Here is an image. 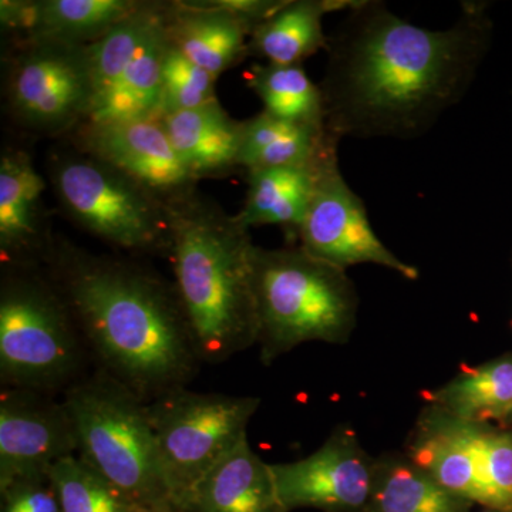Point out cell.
<instances>
[{
    "mask_svg": "<svg viewBox=\"0 0 512 512\" xmlns=\"http://www.w3.org/2000/svg\"><path fill=\"white\" fill-rule=\"evenodd\" d=\"M191 173L198 178H224L239 167L242 121L229 117L220 101L198 109L165 114L158 119Z\"/></svg>",
    "mask_w": 512,
    "mask_h": 512,
    "instance_id": "cell-20",
    "label": "cell"
},
{
    "mask_svg": "<svg viewBox=\"0 0 512 512\" xmlns=\"http://www.w3.org/2000/svg\"><path fill=\"white\" fill-rule=\"evenodd\" d=\"M171 210L175 291L202 363L225 362L258 342L249 229L207 195Z\"/></svg>",
    "mask_w": 512,
    "mask_h": 512,
    "instance_id": "cell-3",
    "label": "cell"
},
{
    "mask_svg": "<svg viewBox=\"0 0 512 512\" xmlns=\"http://www.w3.org/2000/svg\"><path fill=\"white\" fill-rule=\"evenodd\" d=\"M2 512H62L49 476L20 478L0 487Z\"/></svg>",
    "mask_w": 512,
    "mask_h": 512,
    "instance_id": "cell-30",
    "label": "cell"
},
{
    "mask_svg": "<svg viewBox=\"0 0 512 512\" xmlns=\"http://www.w3.org/2000/svg\"><path fill=\"white\" fill-rule=\"evenodd\" d=\"M471 503L448 493L409 457L376 460L375 484L365 512H468Z\"/></svg>",
    "mask_w": 512,
    "mask_h": 512,
    "instance_id": "cell-24",
    "label": "cell"
},
{
    "mask_svg": "<svg viewBox=\"0 0 512 512\" xmlns=\"http://www.w3.org/2000/svg\"><path fill=\"white\" fill-rule=\"evenodd\" d=\"M62 512H156L111 484L77 456L63 458L50 470Z\"/></svg>",
    "mask_w": 512,
    "mask_h": 512,
    "instance_id": "cell-27",
    "label": "cell"
},
{
    "mask_svg": "<svg viewBox=\"0 0 512 512\" xmlns=\"http://www.w3.org/2000/svg\"><path fill=\"white\" fill-rule=\"evenodd\" d=\"M338 146L332 144L320 158L315 190L299 229V247L345 271L353 265L375 264L417 281L419 269L397 258L377 238L362 198L340 171Z\"/></svg>",
    "mask_w": 512,
    "mask_h": 512,
    "instance_id": "cell-11",
    "label": "cell"
},
{
    "mask_svg": "<svg viewBox=\"0 0 512 512\" xmlns=\"http://www.w3.org/2000/svg\"><path fill=\"white\" fill-rule=\"evenodd\" d=\"M481 512H498V511L488 510V508H485V510H484V511H481Z\"/></svg>",
    "mask_w": 512,
    "mask_h": 512,
    "instance_id": "cell-31",
    "label": "cell"
},
{
    "mask_svg": "<svg viewBox=\"0 0 512 512\" xmlns=\"http://www.w3.org/2000/svg\"><path fill=\"white\" fill-rule=\"evenodd\" d=\"M286 511L365 512L375 484L376 460L348 427L333 431L311 456L272 464Z\"/></svg>",
    "mask_w": 512,
    "mask_h": 512,
    "instance_id": "cell-13",
    "label": "cell"
},
{
    "mask_svg": "<svg viewBox=\"0 0 512 512\" xmlns=\"http://www.w3.org/2000/svg\"><path fill=\"white\" fill-rule=\"evenodd\" d=\"M0 272V386L66 392L92 357L69 303L45 265Z\"/></svg>",
    "mask_w": 512,
    "mask_h": 512,
    "instance_id": "cell-5",
    "label": "cell"
},
{
    "mask_svg": "<svg viewBox=\"0 0 512 512\" xmlns=\"http://www.w3.org/2000/svg\"><path fill=\"white\" fill-rule=\"evenodd\" d=\"M490 426L457 419L434 406L421 419L407 457L448 493L488 508L485 447Z\"/></svg>",
    "mask_w": 512,
    "mask_h": 512,
    "instance_id": "cell-17",
    "label": "cell"
},
{
    "mask_svg": "<svg viewBox=\"0 0 512 512\" xmlns=\"http://www.w3.org/2000/svg\"><path fill=\"white\" fill-rule=\"evenodd\" d=\"M484 3H464L453 28H420L383 3L362 2L328 36L319 84L332 136L412 140L464 99L487 55Z\"/></svg>",
    "mask_w": 512,
    "mask_h": 512,
    "instance_id": "cell-1",
    "label": "cell"
},
{
    "mask_svg": "<svg viewBox=\"0 0 512 512\" xmlns=\"http://www.w3.org/2000/svg\"><path fill=\"white\" fill-rule=\"evenodd\" d=\"M62 140L113 165L167 207L198 192L200 180L178 156L158 119L83 123Z\"/></svg>",
    "mask_w": 512,
    "mask_h": 512,
    "instance_id": "cell-12",
    "label": "cell"
},
{
    "mask_svg": "<svg viewBox=\"0 0 512 512\" xmlns=\"http://www.w3.org/2000/svg\"><path fill=\"white\" fill-rule=\"evenodd\" d=\"M164 20L171 45L217 79L249 56L251 26L215 0L165 2Z\"/></svg>",
    "mask_w": 512,
    "mask_h": 512,
    "instance_id": "cell-18",
    "label": "cell"
},
{
    "mask_svg": "<svg viewBox=\"0 0 512 512\" xmlns=\"http://www.w3.org/2000/svg\"><path fill=\"white\" fill-rule=\"evenodd\" d=\"M77 456L72 416L63 400L35 390H0V487L49 476L63 458Z\"/></svg>",
    "mask_w": 512,
    "mask_h": 512,
    "instance_id": "cell-14",
    "label": "cell"
},
{
    "mask_svg": "<svg viewBox=\"0 0 512 512\" xmlns=\"http://www.w3.org/2000/svg\"><path fill=\"white\" fill-rule=\"evenodd\" d=\"M57 141L46 170L63 217L131 258H170V207L113 165L67 140Z\"/></svg>",
    "mask_w": 512,
    "mask_h": 512,
    "instance_id": "cell-7",
    "label": "cell"
},
{
    "mask_svg": "<svg viewBox=\"0 0 512 512\" xmlns=\"http://www.w3.org/2000/svg\"><path fill=\"white\" fill-rule=\"evenodd\" d=\"M47 183L32 153L3 143L0 154V261L2 266L45 265L55 247Z\"/></svg>",
    "mask_w": 512,
    "mask_h": 512,
    "instance_id": "cell-15",
    "label": "cell"
},
{
    "mask_svg": "<svg viewBox=\"0 0 512 512\" xmlns=\"http://www.w3.org/2000/svg\"><path fill=\"white\" fill-rule=\"evenodd\" d=\"M178 512H288L276 488L272 464L248 439L227 454L192 488Z\"/></svg>",
    "mask_w": 512,
    "mask_h": 512,
    "instance_id": "cell-19",
    "label": "cell"
},
{
    "mask_svg": "<svg viewBox=\"0 0 512 512\" xmlns=\"http://www.w3.org/2000/svg\"><path fill=\"white\" fill-rule=\"evenodd\" d=\"M92 77L87 46H2V109L23 140H62L87 120Z\"/></svg>",
    "mask_w": 512,
    "mask_h": 512,
    "instance_id": "cell-8",
    "label": "cell"
},
{
    "mask_svg": "<svg viewBox=\"0 0 512 512\" xmlns=\"http://www.w3.org/2000/svg\"><path fill=\"white\" fill-rule=\"evenodd\" d=\"M511 423H512V412H511L510 419H508V421H507V424H511Z\"/></svg>",
    "mask_w": 512,
    "mask_h": 512,
    "instance_id": "cell-32",
    "label": "cell"
},
{
    "mask_svg": "<svg viewBox=\"0 0 512 512\" xmlns=\"http://www.w3.org/2000/svg\"><path fill=\"white\" fill-rule=\"evenodd\" d=\"M164 12V0H144L136 13L87 46L92 101L84 123L160 119L168 47Z\"/></svg>",
    "mask_w": 512,
    "mask_h": 512,
    "instance_id": "cell-10",
    "label": "cell"
},
{
    "mask_svg": "<svg viewBox=\"0 0 512 512\" xmlns=\"http://www.w3.org/2000/svg\"><path fill=\"white\" fill-rule=\"evenodd\" d=\"M247 82L272 116L305 126L326 127L319 84L309 79L302 64H254Z\"/></svg>",
    "mask_w": 512,
    "mask_h": 512,
    "instance_id": "cell-26",
    "label": "cell"
},
{
    "mask_svg": "<svg viewBox=\"0 0 512 512\" xmlns=\"http://www.w3.org/2000/svg\"><path fill=\"white\" fill-rule=\"evenodd\" d=\"M215 83L217 77L191 62L168 40L161 72L160 117L217 101Z\"/></svg>",
    "mask_w": 512,
    "mask_h": 512,
    "instance_id": "cell-28",
    "label": "cell"
},
{
    "mask_svg": "<svg viewBox=\"0 0 512 512\" xmlns=\"http://www.w3.org/2000/svg\"><path fill=\"white\" fill-rule=\"evenodd\" d=\"M254 292L265 365L302 343H346L356 328L359 296L345 269L299 245H255Z\"/></svg>",
    "mask_w": 512,
    "mask_h": 512,
    "instance_id": "cell-4",
    "label": "cell"
},
{
    "mask_svg": "<svg viewBox=\"0 0 512 512\" xmlns=\"http://www.w3.org/2000/svg\"><path fill=\"white\" fill-rule=\"evenodd\" d=\"M322 156L308 167L247 171L245 180L248 188L244 207L235 215L239 224L248 229L261 225H276L285 232L286 239L295 245L315 190Z\"/></svg>",
    "mask_w": 512,
    "mask_h": 512,
    "instance_id": "cell-21",
    "label": "cell"
},
{
    "mask_svg": "<svg viewBox=\"0 0 512 512\" xmlns=\"http://www.w3.org/2000/svg\"><path fill=\"white\" fill-rule=\"evenodd\" d=\"M485 454L488 510L512 512V431L490 426Z\"/></svg>",
    "mask_w": 512,
    "mask_h": 512,
    "instance_id": "cell-29",
    "label": "cell"
},
{
    "mask_svg": "<svg viewBox=\"0 0 512 512\" xmlns=\"http://www.w3.org/2000/svg\"><path fill=\"white\" fill-rule=\"evenodd\" d=\"M363 0H286L284 6L256 26L249 36V56L279 66H296L328 47L323 16L353 10Z\"/></svg>",
    "mask_w": 512,
    "mask_h": 512,
    "instance_id": "cell-22",
    "label": "cell"
},
{
    "mask_svg": "<svg viewBox=\"0 0 512 512\" xmlns=\"http://www.w3.org/2000/svg\"><path fill=\"white\" fill-rule=\"evenodd\" d=\"M45 268L97 369L144 402L188 387L202 360L173 281L131 256L94 254L57 235Z\"/></svg>",
    "mask_w": 512,
    "mask_h": 512,
    "instance_id": "cell-2",
    "label": "cell"
},
{
    "mask_svg": "<svg viewBox=\"0 0 512 512\" xmlns=\"http://www.w3.org/2000/svg\"><path fill=\"white\" fill-rule=\"evenodd\" d=\"M436 407L471 423L507 424L512 412V355L474 367L434 393Z\"/></svg>",
    "mask_w": 512,
    "mask_h": 512,
    "instance_id": "cell-25",
    "label": "cell"
},
{
    "mask_svg": "<svg viewBox=\"0 0 512 512\" xmlns=\"http://www.w3.org/2000/svg\"><path fill=\"white\" fill-rule=\"evenodd\" d=\"M63 402L72 416L80 460L150 510L174 512L143 399L96 369L72 384Z\"/></svg>",
    "mask_w": 512,
    "mask_h": 512,
    "instance_id": "cell-6",
    "label": "cell"
},
{
    "mask_svg": "<svg viewBox=\"0 0 512 512\" xmlns=\"http://www.w3.org/2000/svg\"><path fill=\"white\" fill-rule=\"evenodd\" d=\"M261 400L252 396L171 390L147 403L173 511L242 441Z\"/></svg>",
    "mask_w": 512,
    "mask_h": 512,
    "instance_id": "cell-9",
    "label": "cell"
},
{
    "mask_svg": "<svg viewBox=\"0 0 512 512\" xmlns=\"http://www.w3.org/2000/svg\"><path fill=\"white\" fill-rule=\"evenodd\" d=\"M339 138L326 127L292 123L262 111L242 121L239 167L244 171L264 168L308 167Z\"/></svg>",
    "mask_w": 512,
    "mask_h": 512,
    "instance_id": "cell-23",
    "label": "cell"
},
{
    "mask_svg": "<svg viewBox=\"0 0 512 512\" xmlns=\"http://www.w3.org/2000/svg\"><path fill=\"white\" fill-rule=\"evenodd\" d=\"M144 0H2V46L56 42L89 46L143 6Z\"/></svg>",
    "mask_w": 512,
    "mask_h": 512,
    "instance_id": "cell-16",
    "label": "cell"
}]
</instances>
